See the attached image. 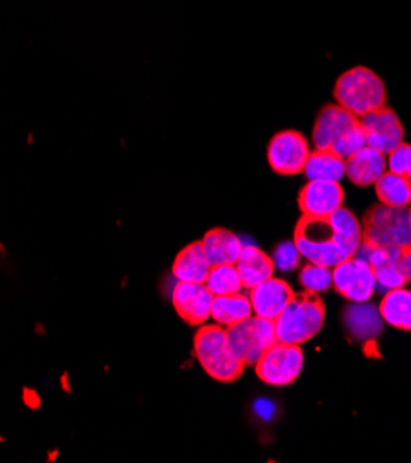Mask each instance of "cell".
Returning <instances> with one entry per match:
<instances>
[{"label": "cell", "mask_w": 411, "mask_h": 463, "mask_svg": "<svg viewBox=\"0 0 411 463\" xmlns=\"http://www.w3.org/2000/svg\"><path fill=\"white\" fill-rule=\"evenodd\" d=\"M336 102L354 113L356 117H363L375 109L386 106V85L382 78L368 69L354 67L340 76L334 85Z\"/></svg>", "instance_id": "obj_4"}, {"label": "cell", "mask_w": 411, "mask_h": 463, "mask_svg": "<svg viewBox=\"0 0 411 463\" xmlns=\"http://www.w3.org/2000/svg\"><path fill=\"white\" fill-rule=\"evenodd\" d=\"M380 312L386 323L400 331H411V290L395 288L386 292L380 301Z\"/></svg>", "instance_id": "obj_23"}, {"label": "cell", "mask_w": 411, "mask_h": 463, "mask_svg": "<svg viewBox=\"0 0 411 463\" xmlns=\"http://www.w3.org/2000/svg\"><path fill=\"white\" fill-rule=\"evenodd\" d=\"M214 294L205 283H185L177 281L172 290V305L179 317L192 327L205 326L210 317Z\"/></svg>", "instance_id": "obj_12"}, {"label": "cell", "mask_w": 411, "mask_h": 463, "mask_svg": "<svg viewBox=\"0 0 411 463\" xmlns=\"http://www.w3.org/2000/svg\"><path fill=\"white\" fill-rule=\"evenodd\" d=\"M332 287L350 303L369 301L378 288L371 264L358 255L332 268Z\"/></svg>", "instance_id": "obj_11"}, {"label": "cell", "mask_w": 411, "mask_h": 463, "mask_svg": "<svg viewBox=\"0 0 411 463\" xmlns=\"http://www.w3.org/2000/svg\"><path fill=\"white\" fill-rule=\"evenodd\" d=\"M194 354L203 372L218 383H235L244 375L246 364L233 353L227 329L218 326H201L194 336Z\"/></svg>", "instance_id": "obj_3"}, {"label": "cell", "mask_w": 411, "mask_h": 463, "mask_svg": "<svg viewBox=\"0 0 411 463\" xmlns=\"http://www.w3.org/2000/svg\"><path fill=\"white\" fill-rule=\"evenodd\" d=\"M238 273L242 277L244 288L251 290L257 285L271 279L273 271H276V262H273V257L264 253L257 246H244L238 260H237Z\"/></svg>", "instance_id": "obj_20"}, {"label": "cell", "mask_w": 411, "mask_h": 463, "mask_svg": "<svg viewBox=\"0 0 411 463\" xmlns=\"http://www.w3.org/2000/svg\"><path fill=\"white\" fill-rule=\"evenodd\" d=\"M294 296L295 292L292 290V287L283 279H276V277H271V279L249 290L255 316L273 321L285 312V308L292 303Z\"/></svg>", "instance_id": "obj_15"}, {"label": "cell", "mask_w": 411, "mask_h": 463, "mask_svg": "<svg viewBox=\"0 0 411 463\" xmlns=\"http://www.w3.org/2000/svg\"><path fill=\"white\" fill-rule=\"evenodd\" d=\"M388 170L386 154L365 146L347 159V177L358 184V187H368L375 184Z\"/></svg>", "instance_id": "obj_17"}, {"label": "cell", "mask_w": 411, "mask_h": 463, "mask_svg": "<svg viewBox=\"0 0 411 463\" xmlns=\"http://www.w3.org/2000/svg\"><path fill=\"white\" fill-rule=\"evenodd\" d=\"M205 285L210 288L214 296H227V294H237L244 288L242 277L238 273L237 264H220L212 266L210 273L207 277Z\"/></svg>", "instance_id": "obj_25"}, {"label": "cell", "mask_w": 411, "mask_h": 463, "mask_svg": "<svg viewBox=\"0 0 411 463\" xmlns=\"http://www.w3.org/2000/svg\"><path fill=\"white\" fill-rule=\"evenodd\" d=\"M388 170L411 179V145L402 143L388 154Z\"/></svg>", "instance_id": "obj_28"}, {"label": "cell", "mask_w": 411, "mask_h": 463, "mask_svg": "<svg viewBox=\"0 0 411 463\" xmlns=\"http://www.w3.org/2000/svg\"><path fill=\"white\" fill-rule=\"evenodd\" d=\"M325 323V303L319 294H295L292 303L276 319L277 338L285 344H304L319 335Z\"/></svg>", "instance_id": "obj_5"}, {"label": "cell", "mask_w": 411, "mask_h": 463, "mask_svg": "<svg viewBox=\"0 0 411 463\" xmlns=\"http://www.w3.org/2000/svg\"><path fill=\"white\" fill-rule=\"evenodd\" d=\"M361 241V223L345 207L331 216H303L294 235V242L308 262L327 268L356 257Z\"/></svg>", "instance_id": "obj_1"}, {"label": "cell", "mask_w": 411, "mask_h": 463, "mask_svg": "<svg viewBox=\"0 0 411 463\" xmlns=\"http://www.w3.org/2000/svg\"><path fill=\"white\" fill-rule=\"evenodd\" d=\"M360 122H361V128L365 133V143H368V146L386 156L404 143V128L397 113L386 106L360 117Z\"/></svg>", "instance_id": "obj_13"}, {"label": "cell", "mask_w": 411, "mask_h": 463, "mask_svg": "<svg viewBox=\"0 0 411 463\" xmlns=\"http://www.w3.org/2000/svg\"><path fill=\"white\" fill-rule=\"evenodd\" d=\"M210 262L205 255L203 242H192L187 248H182L173 264H172V275L177 281L185 283H205L210 273Z\"/></svg>", "instance_id": "obj_18"}, {"label": "cell", "mask_w": 411, "mask_h": 463, "mask_svg": "<svg viewBox=\"0 0 411 463\" xmlns=\"http://www.w3.org/2000/svg\"><path fill=\"white\" fill-rule=\"evenodd\" d=\"M299 281L306 292H312V294L327 292L332 287V268L308 262L304 268H301Z\"/></svg>", "instance_id": "obj_26"}, {"label": "cell", "mask_w": 411, "mask_h": 463, "mask_svg": "<svg viewBox=\"0 0 411 463\" xmlns=\"http://www.w3.org/2000/svg\"><path fill=\"white\" fill-rule=\"evenodd\" d=\"M304 354L301 345L277 342L255 364L257 377L267 386H288L303 372Z\"/></svg>", "instance_id": "obj_9"}, {"label": "cell", "mask_w": 411, "mask_h": 463, "mask_svg": "<svg viewBox=\"0 0 411 463\" xmlns=\"http://www.w3.org/2000/svg\"><path fill=\"white\" fill-rule=\"evenodd\" d=\"M312 150L306 137L299 131L286 129L273 135L267 145V163L281 175H297L304 172Z\"/></svg>", "instance_id": "obj_10"}, {"label": "cell", "mask_w": 411, "mask_h": 463, "mask_svg": "<svg viewBox=\"0 0 411 463\" xmlns=\"http://www.w3.org/2000/svg\"><path fill=\"white\" fill-rule=\"evenodd\" d=\"M308 181H340L347 175V161L331 150H313L306 161L304 172Z\"/></svg>", "instance_id": "obj_22"}, {"label": "cell", "mask_w": 411, "mask_h": 463, "mask_svg": "<svg viewBox=\"0 0 411 463\" xmlns=\"http://www.w3.org/2000/svg\"><path fill=\"white\" fill-rule=\"evenodd\" d=\"M312 141L317 150H331L345 161L368 146L360 117L340 104L325 106L319 111L312 131Z\"/></svg>", "instance_id": "obj_2"}, {"label": "cell", "mask_w": 411, "mask_h": 463, "mask_svg": "<svg viewBox=\"0 0 411 463\" xmlns=\"http://www.w3.org/2000/svg\"><path fill=\"white\" fill-rule=\"evenodd\" d=\"M356 255L371 264L382 292L402 288L411 281V244L378 248L361 242Z\"/></svg>", "instance_id": "obj_7"}, {"label": "cell", "mask_w": 411, "mask_h": 463, "mask_svg": "<svg viewBox=\"0 0 411 463\" xmlns=\"http://www.w3.org/2000/svg\"><path fill=\"white\" fill-rule=\"evenodd\" d=\"M297 202L303 216H331L343 207L345 191L340 181H308Z\"/></svg>", "instance_id": "obj_14"}, {"label": "cell", "mask_w": 411, "mask_h": 463, "mask_svg": "<svg viewBox=\"0 0 411 463\" xmlns=\"http://www.w3.org/2000/svg\"><path fill=\"white\" fill-rule=\"evenodd\" d=\"M253 312V305H251V298L248 294L237 292V294H227V296H214V303H212V312L210 317L214 319V323L221 327H233L237 323L251 317Z\"/></svg>", "instance_id": "obj_21"}, {"label": "cell", "mask_w": 411, "mask_h": 463, "mask_svg": "<svg viewBox=\"0 0 411 463\" xmlns=\"http://www.w3.org/2000/svg\"><path fill=\"white\" fill-rule=\"evenodd\" d=\"M227 338L233 353L246 365H255L271 345L279 342L276 321L255 314L233 327H227Z\"/></svg>", "instance_id": "obj_8"}, {"label": "cell", "mask_w": 411, "mask_h": 463, "mask_svg": "<svg viewBox=\"0 0 411 463\" xmlns=\"http://www.w3.org/2000/svg\"><path fill=\"white\" fill-rule=\"evenodd\" d=\"M301 257L303 255L295 242H283L276 248V251H273V262H276L277 269H283V271H292L299 268Z\"/></svg>", "instance_id": "obj_27"}, {"label": "cell", "mask_w": 411, "mask_h": 463, "mask_svg": "<svg viewBox=\"0 0 411 463\" xmlns=\"http://www.w3.org/2000/svg\"><path fill=\"white\" fill-rule=\"evenodd\" d=\"M361 233L365 244L388 248L411 244V209L377 205L363 216Z\"/></svg>", "instance_id": "obj_6"}, {"label": "cell", "mask_w": 411, "mask_h": 463, "mask_svg": "<svg viewBox=\"0 0 411 463\" xmlns=\"http://www.w3.org/2000/svg\"><path fill=\"white\" fill-rule=\"evenodd\" d=\"M377 196L382 205L389 207H409L411 205V179L386 172L377 183Z\"/></svg>", "instance_id": "obj_24"}, {"label": "cell", "mask_w": 411, "mask_h": 463, "mask_svg": "<svg viewBox=\"0 0 411 463\" xmlns=\"http://www.w3.org/2000/svg\"><path fill=\"white\" fill-rule=\"evenodd\" d=\"M343 321L352 338L360 342H369L382 333L384 317L380 308H377L369 301H361L345 308Z\"/></svg>", "instance_id": "obj_16"}, {"label": "cell", "mask_w": 411, "mask_h": 463, "mask_svg": "<svg viewBox=\"0 0 411 463\" xmlns=\"http://www.w3.org/2000/svg\"><path fill=\"white\" fill-rule=\"evenodd\" d=\"M205 255L210 262V266H220V264H237L244 244L240 239L229 229H221L214 227L207 231L205 237L201 239Z\"/></svg>", "instance_id": "obj_19"}]
</instances>
